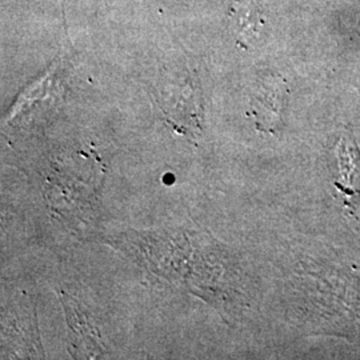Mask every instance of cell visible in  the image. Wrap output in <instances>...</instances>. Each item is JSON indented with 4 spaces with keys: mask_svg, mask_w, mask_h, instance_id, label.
I'll return each instance as SVG.
<instances>
[{
    "mask_svg": "<svg viewBox=\"0 0 360 360\" xmlns=\"http://www.w3.org/2000/svg\"><path fill=\"white\" fill-rule=\"evenodd\" d=\"M63 306L67 326L71 331V343L77 348L80 358H92L95 356L94 354H102L103 349L99 345L98 334L77 303L63 295Z\"/></svg>",
    "mask_w": 360,
    "mask_h": 360,
    "instance_id": "3",
    "label": "cell"
},
{
    "mask_svg": "<svg viewBox=\"0 0 360 360\" xmlns=\"http://www.w3.org/2000/svg\"><path fill=\"white\" fill-rule=\"evenodd\" d=\"M158 98L165 115L178 126H184L186 116L191 119L193 127L199 129L200 116V92L199 84L188 70L165 74L158 83Z\"/></svg>",
    "mask_w": 360,
    "mask_h": 360,
    "instance_id": "1",
    "label": "cell"
},
{
    "mask_svg": "<svg viewBox=\"0 0 360 360\" xmlns=\"http://www.w3.org/2000/svg\"><path fill=\"white\" fill-rule=\"evenodd\" d=\"M227 22L232 37L243 47L255 43L264 30V18L255 0H232Z\"/></svg>",
    "mask_w": 360,
    "mask_h": 360,
    "instance_id": "2",
    "label": "cell"
}]
</instances>
